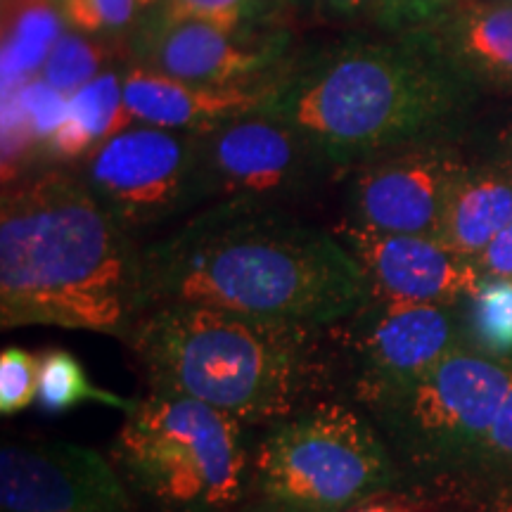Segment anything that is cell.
I'll use <instances>...</instances> for the list:
<instances>
[{
  "instance_id": "obj_12",
  "label": "cell",
  "mask_w": 512,
  "mask_h": 512,
  "mask_svg": "<svg viewBox=\"0 0 512 512\" xmlns=\"http://www.w3.org/2000/svg\"><path fill=\"white\" fill-rule=\"evenodd\" d=\"M339 240L366 273L370 297L444 306L472 297L482 283L477 261L434 235L380 233L347 223Z\"/></svg>"
},
{
  "instance_id": "obj_22",
  "label": "cell",
  "mask_w": 512,
  "mask_h": 512,
  "mask_svg": "<svg viewBox=\"0 0 512 512\" xmlns=\"http://www.w3.org/2000/svg\"><path fill=\"white\" fill-rule=\"evenodd\" d=\"M470 330L494 356L512 354V278H486L472 294Z\"/></svg>"
},
{
  "instance_id": "obj_20",
  "label": "cell",
  "mask_w": 512,
  "mask_h": 512,
  "mask_svg": "<svg viewBox=\"0 0 512 512\" xmlns=\"http://www.w3.org/2000/svg\"><path fill=\"white\" fill-rule=\"evenodd\" d=\"M43 411L62 413L72 411L81 403H100V406L117 408V411L131 413L136 408V401L126 399L102 389L88 377L86 368L72 351L53 349L38 358V396Z\"/></svg>"
},
{
  "instance_id": "obj_18",
  "label": "cell",
  "mask_w": 512,
  "mask_h": 512,
  "mask_svg": "<svg viewBox=\"0 0 512 512\" xmlns=\"http://www.w3.org/2000/svg\"><path fill=\"white\" fill-rule=\"evenodd\" d=\"M448 50L470 72L512 83V3L463 5L444 27Z\"/></svg>"
},
{
  "instance_id": "obj_25",
  "label": "cell",
  "mask_w": 512,
  "mask_h": 512,
  "mask_svg": "<svg viewBox=\"0 0 512 512\" xmlns=\"http://www.w3.org/2000/svg\"><path fill=\"white\" fill-rule=\"evenodd\" d=\"M38 396V358L29 351L8 347L0 356V413L15 415Z\"/></svg>"
},
{
  "instance_id": "obj_1",
  "label": "cell",
  "mask_w": 512,
  "mask_h": 512,
  "mask_svg": "<svg viewBox=\"0 0 512 512\" xmlns=\"http://www.w3.org/2000/svg\"><path fill=\"white\" fill-rule=\"evenodd\" d=\"M143 313L195 304L285 320L337 323L370 299V285L339 238L259 204L226 202L140 252Z\"/></svg>"
},
{
  "instance_id": "obj_19",
  "label": "cell",
  "mask_w": 512,
  "mask_h": 512,
  "mask_svg": "<svg viewBox=\"0 0 512 512\" xmlns=\"http://www.w3.org/2000/svg\"><path fill=\"white\" fill-rule=\"evenodd\" d=\"M62 15L50 0H34L5 15L3 95L36 79L55 41L62 36Z\"/></svg>"
},
{
  "instance_id": "obj_28",
  "label": "cell",
  "mask_w": 512,
  "mask_h": 512,
  "mask_svg": "<svg viewBox=\"0 0 512 512\" xmlns=\"http://www.w3.org/2000/svg\"><path fill=\"white\" fill-rule=\"evenodd\" d=\"M475 261L489 278H512V223L491 240Z\"/></svg>"
},
{
  "instance_id": "obj_32",
  "label": "cell",
  "mask_w": 512,
  "mask_h": 512,
  "mask_svg": "<svg viewBox=\"0 0 512 512\" xmlns=\"http://www.w3.org/2000/svg\"><path fill=\"white\" fill-rule=\"evenodd\" d=\"M508 3H512V0H508Z\"/></svg>"
},
{
  "instance_id": "obj_11",
  "label": "cell",
  "mask_w": 512,
  "mask_h": 512,
  "mask_svg": "<svg viewBox=\"0 0 512 512\" xmlns=\"http://www.w3.org/2000/svg\"><path fill=\"white\" fill-rule=\"evenodd\" d=\"M354 351L358 394L380 408L451 351V318L441 304H411L370 297L358 309Z\"/></svg>"
},
{
  "instance_id": "obj_3",
  "label": "cell",
  "mask_w": 512,
  "mask_h": 512,
  "mask_svg": "<svg viewBox=\"0 0 512 512\" xmlns=\"http://www.w3.org/2000/svg\"><path fill=\"white\" fill-rule=\"evenodd\" d=\"M316 337L313 325L162 304L126 342L150 392L188 396L247 425L294 415L318 377Z\"/></svg>"
},
{
  "instance_id": "obj_7",
  "label": "cell",
  "mask_w": 512,
  "mask_h": 512,
  "mask_svg": "<svg viewBox=\"0 0 512 512\" xmlns=\"http://www.w3.org/2000/svg\"><path fill=\"white\" fill-rule=\"evenodd\" d=\"M83 181L126 230L169 219L200 200L197 133L133 124L95 147Z\"/></svg>"
},
{
  "instance_id": "obj_14",
  "label": "cell",
  "mask_w": 512,
  "mask_h": 512,
  "mask_svg": "<svg viewBox=\"0 0 512 512\" xmlns=\"http://www.w3.org/2000/svg\"><path fill=\"white\" fill-rule=\"evenodd\" d=\"M140 67L204 86H254L278 60L271 46H249L202 22L150 24L140 38Z\"/></svg>"
},
{
  "instance_id": "obj_29",
  "label": "cell",
  "mask_w": 512,
  "mask_h": 512,
  "mask_svg": "<svg viewBox=\"0 0 512 512\" xmlns=\"http://www.w3.org/2000/svg\"><path fill=\"white\" fill-rule=\"evenodd\" d=\"M373 3L375 0H325V5L339 15H358L366 8H373Z\"/></svg>"
},
{
  "instance_id": "obj_4",
  "label": "cell",
  "mask_w": 512,
  "mask_h": 512,
  "mask_svg": "<svg viewBox=\"0 0 512 512\" xmlns=\"http://www.w3.org/2000/svg\"><path fill=\"white\" fill-rule=\"evenodd\" d=\"M456 107L451 76L408 43H354L271 88L264 112L328 164H356L413 143Z\"/></svg>"
},
{
  "instance_id": "obj_16",
  "label": "cell",
  "mask_w": 512,
  "mask_h": 512,
  "mask_svg": "<svg viewBox=\"0 0 512 512\" xmlns=\"http://www.w3.org/2000/svg\"><path fill=\"white\" fill-rule=\"evenodd\" d=\"M512 223V183L498 176H467L448 197L439 240L458 254L477 259Z\"/></svg>"
},
{
  "instance_id": "obj_9",
  "label": "cell",
  "mask_w": 512,
  "mask_h": 512,
  "mask_svg": "<svg viewBox=\"0 0 512 512\" xmlns=\"http://www.w3.org/2000/svg\"><path fill=\"white\" fill-rule=\"evenodd\" d=\"M325 162L285 121L252 112L197 133V192L256 204L290 192Z\"/></svg>"
},
{
  "instance_id": "obj_2",
  "label": "cell",
  "mask_w": 512,
  "mask_h": 512,
  "mask_svg": "<svg viewBox=\"0 0 512 512\" xmlns=\"http://www.w3.org/2000/svg\"><path fill=\"white\" fill-rule=\"evenodd\" d=\"M140 316V252L86 181L53 171L5 188L3 328L48 325L126 339Z\"/></svg>"
},
{
  "instance_id": "obj_8",
  "label": "cell",
  "mask_w": 512,
  "mask_h": 512,
  "mask_svg": "<svg viewBox=\"0 0 512 512\" xmlns=\"http://www.w3.org/2000/svg\"><path fill=\"white\" fill-rule=\"evenodd\" d=\"M512 380V368L451 349L380 411L427 456L479 451Z\"/></svg>"
},
{
  "instance_id": "obj_17",
  "label": "cell",
  "mask_w": 512,
  "mask_h": 512,
  "mask_svg": "<svg viewBox=\"0 0 512 512\" xmlns=\"http://www.w3.org/2000/svg\"><path fill=\"white\" fill-rule=\"evenodd\" d=\"M133 124L124 100V79L117 72H102L69 98L67 119L48 140V155L55 159L88 157L100 143Z\"/></svg>"
},
{
  "instance_id": "obj_21",
  "label": "cell",
  "mask_w": 512,
  "mask_h": 512,
  "mask_svg": "<svg viewBox=\"0 0 512 512\" xmlns=\"http://www.w3.org/2000/svg\"><path fill=\"white\" fill-rule=\"evenodd\" d=\"M107 57L110 55H107L105 43L83 36L79 31H69L55 41L41 76L55 91L72 98L76 91L98 79Z\"/></svg>"
},
{
  "instance_id": "obj_6",
  "label": "cell",
  "mask_w": 512,
  "mask_h": 512,
  "mask_svg": "<svg viewBox=\"0 0 512 512\" xmlns=\"http://www.w3.org/2000/svg\"><path fill=\"white\" fill-rule=\"evenodd\" d=\"M254 477L268 501L290 512H344L392 482L394 467L363 415L323 403L278 422L256 448Z\"/></svg>"
},
{
  "instance_id": "obj_23",
  "label": "cell",
  "mask_w": 512,
  "mask_h": 512,
  "mask_svg": "<svg viewBox=\"0 0 512 512\" xmlns=\"http://www.w3.org/2000/svg\"><path fill=\"white\" fill-rule=\"evenodd\" d=\"M261 0H164L150 24L202 22L235 34Z\"/></svg>"
},
{
  "instance_id": "obj_5",
  "label": "cell",
  "mask_w": 512,
  "mask_h": 512,
  "mask_svg": "<svg viewBox=\"0 0 512 512\" xmlns=\"http://www.w3.org/2000/svg\"><path fill=\"white\" fill-rule=\"evenodd\" d=\"M112 463L152 512H221L249 482L242 422L164 392H150L126 413Z\"/></svg>"
},
{
  "instance_id": "obj_26",
  "label": "cell",
  "mask_w": 512,
  "mask_h": 512,
  "mask_svg": "<svg viewBox=\"0 0 512 512\" xmlns=\"http://www.w3.org/2000/svg\"><path fill=\"white\" fill-rule=\"evenodd\" d=\"M444 3L446 0H375L370 10L384 27L403 29L432 19Z\"/></svg>"
},
{
  "instance_id": "obj_10",
  "label": "cell",
  "mask_w": 512,
  "mask_h": 512,
  "mask_svg": "<svg viewBox=\"0 0 512 512\" xmlns=\"http://www.w3.org/2000/svg\"><path fill=\"white\" fill-rule=\"evenodd\" d=\"M0 512H133L117 465L67 441H8L0 451Z\"/></svg>"
},
{
  "instance_id": "obj_31",
  "label": "cell",
  "mask_w": 512,
  "mask_h": 512,
  "mask_svg": "<svg viewBox=\"0 0 512 512\" xmlns=\"http://www.w3.org/2000/svg\"><path fill=\"white\" fill-rule=\"evenodd\" d=\"M164 0H136L138 5V12H145V10H152V8H159Z\"/></svg>"
},
{
  "instance_id": "obj_27",
  "label": "cell",
  "mask_w": 512,
  "mask_h": 512,
  "mask_svg": "<svg viewBox=\"0 0 512 512\" xmlns=\"http://www.w3.org/2000/svg\"><path fill=\"white\" fill-rule=\"evenodd\" d=\"M479 451L494 463H512V380L501 408H498L494 425L484 437Z\"/></svg>"
},
{
  "instance_id": "obj_30",
  "label": "cell",
  "mask_w": 512,
  "mask_h": 512,
  "mask_svg": "<svg viewBox=\"0 0 512 512\" xmlns=\"http://www.w3.org/2000/svg\"><path fill=\"white\" fill-rule=\"evenodd\" d=\"M351 512H406L401 510L399 505H392V503H363L358 505V508H354Z\"/></svg>"
},
{
  "instance_id": "obj_15",
  "label": "cell",
  "mask_w": 512,
  "mask_h": 512,
  "mask_svg": "<svg viewBox=\"0 0 512 512\" xmlns=\"http://www.w3.org/2000/svg\"><path fill=\"white\" fill-rule=\"evenodd\" d=\"M268 95L271 88L266 86H204L147 67H133L124 76V100L133 119L169 131L207 133L226 121L261 112Z\"/></svg>"
},
{
  "instance_id": "obj_24",
  "label": "cell",
  "mask_w": 512,
  "mask_h": 512,
  "mask_svg": "<svg viewBox=\"0 0 512 512\" xmlns=\"http://www.w3.org/2000/svg\"><path fill=\"white\" fill-rule=\"evenodd\" d=\"M57 8L67 27L79 34H117L131 24L136 0H57Z\"/></svg>"
},
{
  "instance_id": "obj_13",
  "label": "cell",
  "mask_w": 512,
  "mask_h": 512,
  "mask_svg": "<svg viewBox=\"0 0 512 512\" xmlns=\"http://www.w3.org/2000/svg\"><path fill=\"white\" fill-rule=\"evenodd\" d=\"M465 169L451 157L401 155L370 164L351 185V221L396 235L439 238L444 211Z\"/></svg>"
}]
</instances>
